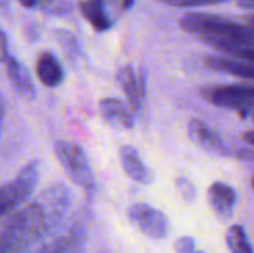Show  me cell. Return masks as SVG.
Masks as SVG:
<instances>
[{"label": "cell", "instance_id": "7", "mask_svg": "<svg viewBox=\"0 0 254 253\" xmlns=\"http://www.w3.org/2000/svg\"><path fill=\"white\" fill-rule=\"evenodd\" d=\"M188 134L193 143H196L202 151H205L207 154H210L213 157L229 158V157L235 155V152L226 143V140L201 119L193 118L189 121Z\"/></svg>", "mask_w": 254, "mask_h": 253}, {"label": "cell", "instance_id": "24", "mask_svg": "<svg viewBox=\"0 0 254 253\" xmlns=\"http://www.w3.org/2000/svg\"><path fill=\"white\" fill-rule=\"evenodd\" d=\"M195 253H207V252H204V251H196Z\"/></svg>", "mask_w": 254, "mask_h": 253}, {"label": "cell", "instance_id": "25", "mask_svg": "<svg viewBox=\"0 0 254 253\" xmlns=\"http://www.w3.org/2000/svg\"><path fill=\"white\" fill-rule=\"evenodd\" d=\"M252 118H253V121H254V113H253V115H252Z\"/></svg>", "mask_w": 254, "mask_h": 253}, {"label": "cell", "instance_id": "20", "mask_svg": "<svg viewBox=\"0 0 254 253\" xmlns=\"http://www.w3.org/2000/svg\"><path fill=\"white\" fill-rule=\"evenodd\" d=\"M174 249L177 253H195L196 252L195 239L189 237V236H183V237L177 239V242L174 243Z\"/></svg>", "mask_w": 254, "mask_h": 253}, {"label": "cell", "instance_id": "22", "mask_svg": "<svg viewBox=\"0 0 254 253\" xmlns=\"http://www.w3.org/2000/svg\"><path fill=\"white\" fill-rule=\"evenodd\" d=\"M243 140H244L249 146L254 148V130H252V131H246V133L243 134Z\"/></svg>", "mask_w": 254, "mask_h": 253}, {"label": "cell", "instance_id": "8", "mask_svg": "<svg viewBox=\"0 0 254 253\" xmlns=\"http://www.w3.org/2000/svg\"><path fill=\"white\" fill-rule=\"evenodd\" d=\"M1 61H3L7 79H9L10 85L13 86V89L25 98H34L36 88H34L33 79H31L27 67L9 52L7 36H6L4 30H1Z\"/></svg>", "mask_w": 254, "mask_h": 253}, {"label": "cell", "instance_id": "10", "mask_svg": "<svg viewBox=\"0 0 254 253\" xmlns=\"http://www.w3.org/2000/svg\"><path fill=\"white\" fill-rule=\"evenodd\" d=\"M101 119L115 130H131L134 128V116L128 107L115 97L101 98L98 103Z\"/></svg>", "mask_w": 254, "mask_h": 253}, {"label": "cell", "instance_id": "18", "mask_svg": "<svg viewBox=\"0 0 254 253\" xmlns=\"http://www.w3.org/2000/svg\"><path fill=\"white\" fill-rule=\"evenodd\" d=\"M176 188H177L180 197L183 198V201H186L189 204H192L198 197V189H196L195 183L188 177H183V176L177 177L176 179Z\"/></svg>", "mask_w": 254, "mask_h": 253}, {"label": "cell", "instance_id": "15", "mask_svg": "<svg viewBox=\"0 0 254 253\" xmlns=\"http://www.w3.org/2000/svg\"><path fill=\"white\" fill-rule=\"evenodd\" d=\"M79 9L94 30L101 33L112 27V21L106 10V0H80Z\"/></svg>", "mask_w": 254, "mask_h": 253}, {"label": "cell", "instance_id": "19", "mask_svg": "<svg viewBox=\"0 0 254 253\" xmlns=\"http://www.w3.org/2000/svg\"><path fill=\"white\" fill-rule=\"evenodd\" d=\"M158 1L173 6V7H196V6L219 4V3H225L228 0H158Z\"/></svg>", "mask_w": 254, "mask_h": 253}, {"label": "cell", "instance_id": "23", "mask_svg": "<svg viewBox=\"0 0 254 253\" xmlns=\"http://www.w3.org/2000/svg\"><path fill=\"white\" fill-rule=\"evenodd\" d=\"M252 188H253V191H254V176H253V179H252Z\"/></svg>", "mask_w": 254, "mask_h": 253}, {"label": "cell", "instance_id": "13", "mask_svg": "<svg viewBox=\"0 0 254 253\" xmlns=\"http://www.w3.org/2000/svg\"><path fill=\"white\" fill-rule=\"evenodd\" d=\"M36 76L42 85L57 88L64 81V69L55 54L45 51L36 61Z\"/></svg>", "mask_w": 254, "mask_h": 253}, {"label": "cell", "instance_id": "11", "mask_svg": "<svg viewBox=\"0 0 254 253\" xmlns=\"http://www.w3.org/2000/svg\"><path fill=\"white\" fill-rule=\"evenodd\" d=\"M119 160H121V166L125 171V174L140 183V185H150L155 179L152 170L146 166V163L141 160L138 151L131 146V145H125L121 148L119 151Z\"/></svg>", "mask_w": 254, "mask_h": 253}, {"label": "cell", "instance_id": "1", "mask_svg": "<svg viewBox=\"0 0 254 253\" xmlns=\"http://www.w3.org/2000/svg\"><path fill=\"white\" fill-rule=\"evenodd\" d=\"M70 192L65 185L54 183L24 210L12 215L3 225L1 253H24L46 237L65 218Z\"/></svg>", "mask_w": 254, "mask_h": 253}, {"label": "cell", "instance_id": "17", "mask_svg": "<svg viewBox=\"0 0 254 253\" xmlns=\"http://www.w3.org/2000/svg\"><path fill=\"white\" fill-rule=\"evenodd\" d=\"M57 39L64 51V54L67 55V58L71 61H76L77 58L82 57V49H80V45L77 42V39L68 33L67 30H57Z\"/></svg>", "mask_w": 254, "mask_h": 253}, {"label": "cell", "instance_id": "5", "mask_svg": "<svg viewBox=\"0 0 254 253\" xmlns=\"http://www.w3.org/2000/svg\"><path fill=\"white\" fill-rule=\"evenodd\" d=\"M127 216L141 234L152 240H164L170 234V221L167 215L147 203H135L129 206Z\"/></svg>", "mask_w": 254, "mask_h": 253}, {"label": "cell", "instance_id": "4", "mask_svg": "<svg viewBox=\"0 0 254 253\" xmlns=\"http://www.w3.org/2000/svg\"><path fill=\"white\" fill-rule=\"evenodd\" d=\"M40 179V161L31 160L27 163L16 176L4 183L0 191V212L1 216H9V213L15 212L21 207L36 191V186Z\"/></svg>", "mask_w": 254, "mask_h": 253}, {"label": "cell", "instance_id": "2", "mask_svg": "<svg viewBox=\"0 0 254 253\" xmlns=\"http://www.w3.org/2000/svg\"><path fill=\"white\" fill-rule=\"evenodd\" d=\"M180 27L229 55L244 48H254V27L250 22L241 24L220 15L189 12L180 18Z\"/></svg>", "mask_w": 254, "mask_h": 253}, {"label": "cell", "instance_id": "14", "mask_svg": "<svg viewBox=\"0 0 254 253\" xmlns=\"http://www.w3.org/2000/svg\"><path fill=\"white\" fill-rule=\"evenodd\" d=\"M204 63L211 70L254 81V63H250V61L235 60V58H228V57H220V55H208L204 58Z\"/></svg>", "mask_w": 254, "mask_h": 253}, {"label": "cell", "instance_id": "9", "mask_svg": "<svg viewBox=\"0 0 254 253\" xmlns=\"http://www.w3.org/2000/svg\"><path fill=\"white\" fill-rule=\"evenodd\" d=\"M116 79L127 95L131 109L138 112L141 109V101L146 97V73L143 70L137 73L131 66H124L118 70Z\"/></svg>", "mask_w": 254, "mask_h": 253}, {"label": "cell", "instance_id": "3", "mask_svg": "<svg viewBox=\"0 0 254 253\" xmlns=\"http://www.w3.org/2000/svg\"><path fill=\"white\" fill-rule=\"evenodd\" d=\"M54 151L68 179L76 186L86 191L89 198L94 197L97 191V182L85 149L68 140H57L54 145Z\"/></svg>", "mask_w": 254, "mask_h": 253}, {"label": "cell", "instance_id": "6", "mask_svg": "<svg viewBox=\"0 0 254 253\" xmlns=\"http://www.w3.org/2000/svg\"><path fill=\"white\" fill-rule=\"evenodd\" d=\"M204 97L211 104H216L219 107L254 113V85L235 84L214 86L205 89Z\"/></svg>", "mask_w": 254, "mask_h": 253}, {"label": "cell", "instance_id": "12", "mask_svg": "<svg viewBox=\"0 0 254 253\" xmlns=\"http://www.w3.org/2000/svg\"><path fill=\"white\" fill-rule=\"evenodd\" d=\"M208 203L220 219H229L237 204V192L225 182H214L208 188Z\"/></svg>", "mask_w": 254, "mask_h": 253}, {"label": "cell", "instance_id": "16", "mask_svg": "<svg viewBox=\"0 0 254 253\" xmlns=\"http://www.w3.org/2000/svg\"><path fill=\"white\" fill-rule=\"evenodd\" d=\"M226 245L231 253H254L253 246L247 237L244 227L232 225L226 234Z\"/></svg>", "mask_w": 254, "mask_h": 253}, {"label": "cell", "instance_id": "21", "mask_svg": "<svg viewBox=\"0 0 254 253\" xmlns=\"http://www.w3.org/2000/svg\"><path fill=\"white\" fill-rule=\"evenodd\" d=\"M21 6H24V7H27V9H33V7H36L37 4H40L42 3V0H16Z\"/></svg>", "mask_w": 254, "mask_h": 253}]
</instances>
